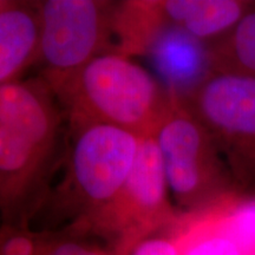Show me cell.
<instances>
[{"instance_id":"5bb4252c","label":"cell","mask_w":255,"mask_h":255,"mask_svg":"<svg viewBox=\"0 0 255 255\" xmlns=\"http://www.w3.org/2000/svg\"><path fill=\"white\" fill-rule=\"evenodd\" d=\"M55 232L31 226L0 223V255H43Z\"/></svg>"},{"instance_id":"30bf717a","label":"cell","mask_w":255,"mask_h":255,"mask_svg":"<svg viewBox=\"0 0 255 255\" xmlns=\"http://www.w3.org/2000/svg\"><path fill=\"white\" fill-rule=\"evenodd\" d=\"M39 17L37 5H0V87L15 81L38 60Z\"/></svg>"},{"instance_id":"4fadbf2b","label":"cell","mask_w":255,"mask_h":255,"mask_svg":"<svg viewBox=\"0 0 255 255\" xmlns=\"http://www.w3.org/2000/svg\"><path fill=\"white\" fill-rule=\"evenodd\" d=\"M208 208L245 255H255V194H235Z\"/></svg>"},{"instance_id":"5b68a950","label":"cell","mask_w":255,"mask_h":255,"mask_svg":"<svg viewBox=\"0 0 255 255\" xmlns=\"http://www.w3.org/2000/svg\"><path fill=\"white\" fill-rule=\"evenodd\" d=\"M154 137L169 193L183 213L241 194L213 137L181 102L174 100Z\"/></svg>"},{"instance_id":"277c9868","label":"cell","mask_w":255,"mask_h":255,"mask_svg":"<svg viewBox=\"0 0 255 255\" xmlns=\"http://www.w3.org/2000/svg\"><path fill=\"white\" fill-rule=\"evenodd\" d=\"M169 200V188L155 137H143L135 164L116 196L91 218L64 233L96 238L117 255L137 242L173 227L180 219Z\"/></svg>"},{"instance_id":"8fae6325","label":"cell","mask_w":255,"mask_h":255,"mask_svg":"<svg viewBox=\"0 0 255 255\" xmlns=\"http://www.w3.org/2000/svg\"><path fill=\"white\" fill-rule=\"evenodd\" d=\"M171 229L180 241V255H245L209 208L182 213Z\"/></svg>"},{"instance_id":"8992f818","label":"cell","mask_w":255,"mask_h":255,"mask_svg":"<svg viewBox=\"0 0 255 255\" xmlns=\"http://www.w3.org/2000/svg\"><path fill=\"white\" fill-rule=\"evenodd\" d=\"M41 79L55 90L83 66L113 50L116 2L45 0L37 2Z\"/></svg>"},{"instance_id":"2e32d148","label":"cell","mask_w":255,"mask_h":255,"mask_svg":"<svg viewBox=\"0 0 255 255\" xmlns=\"http://www.w3.org/2000/svg\"><path fill=\"white\" fill-rule=\"evenodd\" d=\"M180 241L170 227L137 242L126 255H180Z\"/></svg>"},{"instance_id":"52a82bcc","label":"cell","mask_w":255,"mask_h":255,"mask_svg":"<svg viewBox=\"0 0 255 255\" xmlns=\"http://www.w3.org/2000/svg\"><path fill=\"white\" fill-rule=\"evenodd\" d=\"M206 128L241 194H255V78L214 71L182 103Z\"/></svg>"},{"instance_id":"7a4b0ae2","label":"cell","mask_w":255,"mask_h":255,"mask_svg":"<svg viewBox=\"0 0 255 255\" xmlns=\"http://www.w3.org/2000/svg\"><path fill=\"white\" fill-rule=\"evenodd\" d=\"M52 92L71 131L101 124L139 137L155 136L174 102L152 72L115 49L95 57Z\"/></svg>"},{"instance_id":"3957f363","label":"cell","mask_w":255,"mask_h":255,"mask_svg":"<svg viewBox=\"0 0 255 255\" xmlns=\"http://www.w3.org/2000/svg\"><path fill=\"white\" fill-rule=\"evenodd\" d=\"M72 132L65 177L40 209L47 207V215L56 219L55 223L68 222L59 232L81 225L116 196L135 164L143 138L101 124Z\"/></svg>"},{"instance_id":"6da1fadb","label":"cell","mask_w":255,"mask_h":255,"mask_svg":"<svg viewBox=\"0 0 255 255\" xmlns=\"http://www.w3.org/2000/svg\"><path fill=\"white\" fill-rule=\"evenodd\" d=\"M41 79H15L0 87L1 222L31 226L47 197L60 115Z\"/></svg>"},{"instance_id":"9c48e42d","label":"cell","mask_w":255,"mask_h":255,"mask_svg":"<svg viewBox=\"0 0 255 255\" xmlns=\"http://www.w3.org/2000/svg\"><path fill=\"white\" fill-rule=\"evenodd\" d=\"M164 24L213 43L227 34L245 15L255 9L248 0H157Z\"/></svg>"},{"instance_id":"ba28073f","label":"cell","mask_w":255,"mask_h":255,"mask_svg":"<svg viewBox=\"0 0 255 255\" xmlns=\"http://www.w3.org/2000/svg\"><path fill=\"white\" fill-rule=\"evenodd\" d=\"M152 75L167 92L186 102L215 71L210 43H206L173 25L163 24L146 45Z\"/></svg>"},{"instance_id":"9a60e30c","label":"cell","mask_w":255,"mask_h":255,"mask_svg":"<svg viewBox=\"0 0 255 255\" xmlns=\"http://www.w3.org/2000/svg\"><path fill=\"white\" fill-rule=\"evenodd\" d=\"M43 255H117L104 245L91 239L75 237L64 232H55Z\"/></svg>"},{"instance_id":"7c38bea8","label":"cell","mask_w":255,"mask_h":255,"mask_svg":"<svg viewBox=\"0 0 255 255\" xmlns=\"http://www.w3.org/2000/svg\"><path fill=\"white\" fill-rule=\"evenodd\" d=\"M210 46L215 71L255 78V9Z\"/></svg>"}]
</instances>
